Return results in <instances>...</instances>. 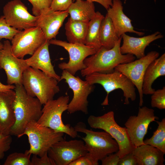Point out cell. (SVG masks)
Instances as JSON below:
<instances>
[{
  "instance_id": "cell-25",
  "label": "cell",
  "mask_w": 165,
  "mask_h": 165,
  "mask_svg": "<svg viewBox=\"0 0 165 165\" xmlns=\"http://www.w3.org/2000/svg\"><path fill=\"white\" fill-rule=\"evenodd\" d=\"M88 22L68 18L65 29L69 42L85 44Z\"/></svg>"
},
{
  "instance_id": "cell-30",
  "label": "cell",
  "mask_w": 165,
  "mask_h": 165,
  "mask_svg": "<svg viewBox=\"0 0 165 165\" xmlns=\"http://www.w3.org/2000/svg\"><path fill=\"white\" fill-rule=\"evenodd\" d=\"M19 31L8 24L3 16L0 17V40L5 38L11 41Z\"/></svg>"
},
{
  "instance_id": "cell-40",
  "label": "cell",
  "mask_w": 165,
  "mask_h": 165,
  "mask_svg": "<svg viewBox=\"0 0 165 165\" xmlns=\"http://www.w3.org/2000/svg\"><path fill=\"white\" fill-rule=\"evenodd\" d=\"M15 87L13 85H5L0 82V92H7L14 90Z\"/></svg>"
},
{
  "instance_id": "cell-38",
  "label": "cell",
  "mask_w": 165,
  "mask_h": 165,
  "mask_svg": "<svg viewBox=\"0 0 165 165\" xmlns=\"http://www.w3.org/2000/svg\"><path fill=\"white\" fill-rule=\"evenodd\" d=\"M138 165L133 152L128 153L120 159L118 165Z\"/></svg>"
},
{
  "instance_id": "cell-9",
  "label": "cell",
  "mask_w": 165,
  "mask_h": 165,
  "mask_svg": "<svg viewBox=\"0 0 165 165\" xmlns=\"http://www.w3.org/2000/svg\"><path fill=\"white\" fill-rule=\"evenodd\" d=\"M60 81L64 80L69 88L72 90L73 96L69 103L67 111L70 114L81 111L85 114L88 113L89 95L94 91V85L90 84L79 76H75L65 70H63Z\"/></svg>"
},
{
  "instance_id": "cell-8",
  "label": "cell",
  "mask_w": 165,
  "mask_h": 165,
  "mask_svg": "<svg viewBox=\"0 0 165 165\" xmlns=\"http://www.w3.org/2000/svg\"><path fill=\"white\" fill-rule=\"evenodd\" d=\"M69 101L68 96H61L56 99L48 101L44 105L42 114L37 123L57 132H62L72 138L78 136V132L70 124L64 123L63 113L67 110Z\"/></svg>"
},
{
  "instance_id": "cell-17",
  "label": "cell",
  "mask_w": 165,
  "mask_h": 165,
  "mask_svg": "<svg viewBox=\"0 0 165 165\" xmlns=\"http://www.w3.org/2000/svg\"><path fill=\"white\" fill-rule=\"evenodd\" d=\"M68 15L67 10L54 11L50 8L38 16L36 26L42 30L46 40L55 38Z\"/></svg>"
},
{
  "instance_id": "cell-22",
  "label": "cell",
  "mask_w": 165,
  "mask_h": 165,
  "mask_svg": "<svg viewBox=\"0 0 165 165\" xmlns=\"http://www.w3.org/2000/svg\"><path fill=\"white\" fill-rule=\"evenodd\" d=\"M165 75V53L163 54L152 62L147 67L143 81V94L151 95L155 90L152 85L154 81L160 76Z\"/></svg>"
},
{
  "instance_id": "cell-5",
  "label": "cell",
  "mask_w": 165,
  "mask_h": 165,
  "mask_svg": "<svg viewBox=\"0 0 165 165\" xmlns=\"http://www.w3.org/2000/svg\"><path fill=\"white\" fill-rule=\"evenodd\" d=\"M85 79L90 84H98L101 85L107 95L102 105H108V97L112 91L120 89L125 97L124 104L128 105L129 99L134 101L136 99L135 86L132 82L122 73L114 71L108 73L94 72L85 76Z\"/></svg>"
},
{
  "instance_id": "cell-27",
  "label": "cell",
  "mask_w": 165,
  "mask_h": 165,
  "mask_svg": "<svg viewBox=\"0 0 165 165\" xmlns=\"http://www.w3.org/2000/svg\"><path fill=\"white\" fill-rule=\"evenodd\" d=\"M100 40L101 46L109 50L112 48L119 37L110 18L106 14L101 24Z\"/></svg>"
},
{
  "instance_id": "cell-10",
  "label": "cell",
  "mask_w": 165,
  "mask_h": 165,
  "mask_svg": "<svg viewBox=\"0 0 165 165\" xmlns=\"http://www.w3.org/2000/svg\"><path fill=\"white\" fill-rule=\"evenodd\" d=\"M46 40L38 26L19 31L11 40V50L16 57L23 59L26 55H32Z\"/></svg>"
},
{
  "instance_id": "cell-13",
  "label": "cell",
  "mask_w": 165,
  "mask_h": 165,
  "mask_svg": "<svg viewBox=\"0 0 165 165\" xmlns=\"http://www.w3.org/2000/svg\"><path fill=\"white\" fill-rule=\"evenodd\" d=\"M158 119L154 110L146 106L139 107L137 116H131L124 125L130 139L135 147L144 144V138L150 123Z\"/></svg>"
},
{
  "instance_id": "cell-7",
  "label": "cell",
  "mask_w": 165,
  "mask_h": 165,
  "mask_svg": "<svg viewBox=\"0 0 165 165\" xmlns=\"http://www.w3.org/2000/svg\"><path fill=\"white\" fill-rule=\"evenodd\" d=\"M64 134L56 132L37 121H31L27 125L21 136L26 135L30 144L29 149L26 150L25 153L41 157L48 152L53 145L64 140Z\"/></svg>"
},
{
  "instance_id": "cell-19",
  "label": "cell",
  "mask_w": 165,
  "mask_h": 165,
  "mask_svg": "<svg viewBox=\"0 0 165 165\" xmlns=\"http://www.w3.org/2000/svg\"><path fill=\"white\" fill-rule=\"evenodd\" d=\"M50 44L49 40H46L31 57L25 59V61L28 67L40 70L59 82L60 76L55 72L51 62L49 50Z\"/></svg>"
},
{
  "instance_id": "cell-29",
  "label": "cell",
  "mask_w": 165,
  "mask_h": 165,
  "mask_svg": "<svg viewBox=\"0 0 165 165\" xmlns=\"http://www.w3.org/2000/svg\"><path fill=\"white\" fill-rule=\"evenodd\" d=\"M31 154L15 152L7 157L4 165H31Z\"/></svg>"
},
{
  "instance_id": "cell-12",
  "label": "cell",
  "mask_w": 165,
  "mask_h": 165,
  "mask_svg": "<svg viewBox=\"0 0 165 165\" xmlns=\"http://www.w3.org/2000/svg\"><path fill=\"white\" fill-rule=\"evenodd\" d=\"M159 53L152 51L144 57L130 62L117 65L114 71L120 72L127 77L137 89L139 97V105L143 103L142 86L144 76L149 65L158 58Z\"/></svg>"
},
{
  "instance_id": "cell-11",
  "label": "cell",
  "mask_w": 165,
  "mask_h": 165,
  "mask_svg": "<svg viewBox=\"0 0 165 165\" xmlns=\"http://www.w3.org/2000/svg\"><path fill=\"white\" fill-rule=\"evenodd\" d=\"M49 42L50 44L62 47L67 51L69 55L68 61L60 63L58 67L60 69L65 70L73 75L78 71L86 68L84 60L97 51L93 47L84 44L71 43L55 39L49 40Z\"/></svg>"
},
{
  "instance_id": "cell-15",
  "label": "cell",
  "mask_w": 165,
  "mask_h": 165,
  "mask_svg": "<svg viewBox=\"0 0 165 165\" xmlns=\"http://www.w3.org/2000/svg\"><path fill=\"white\" fill-rule=\"evenodd\" d=\"M3 44V48L0 50V69H3L6 72L8 84H22L23 73L28 67L25 59L19 58L13 54L9 41H5Z\"/></svg>"
},
{
  "instance_id": "cell-24",
  "label": "cell",
  "mask_w": 165,
  "mask_h": 165,
  "mask_svg": "<svg viewBox=\"0 0 165 165\" xmlns=\"http://www.w3.org/2000/svg\"><path fill=\"white\" fill-rule=\"evenodd\" d=\"M72 19L89 22L95 16L96 12L93 2L76 0L67 10Z\"/></svg>"
},
{
  "instance_id": "cell-37",
  "label": "cell",
  "mask_w": 165,
  "mask_h": 165,
  "mask_svg": "<svg viewBox=\"0 0 165 165\" xmlns=\"http://www.w3.org/2000/svg\"><path fill=\"white\" fill-rule=\"evenodd\" d=\"M120 158L117 152L107 156L101 161L102 165H118Z\"/></svg>"
},
{
  "instance_id": "cell-28",
  "label": "cell",
  "mask_w": 165,
  "mask_h": 165,
  "mask_svg": "<svg viewBox=\"0 0 165 165\" xmlns=\"http://www.w3.org/2000/svg\"><path fill=\"white\" fill-rule=\"evenodd\" d=\"M156 122L158 124L157 129L150 138L144 140V144L152 146L165 154V118Z\"/></svg>"
},
{
  "instance_id": "cell-31",
  "label": "cell",
  "mask_w": 165,
  "mask_h": 165,
  "mask_svg": "<svg viewBox=\"0 0 165 165\" xmlns=\"http://www.w3.org/2000/svg\"><path fill=\"white\" fill-rule=\"evenodd\" d=\"M151 97V106L160 109H165V87L155 90Z\"/></svg>"
},
{
  "instance_id": "cell-39",
  "label": "cell",
  "mask_w": 165,
  "mask_h": 165,
  "mask_svg": "<svg viewBox=\"0 0 165 165\" xmlns=\"http://www.w3.org/2000/svg\"><path fill=\"white\" fill-rule=\"evenodd\" d=\"M92 2H96L101 4L107 10L112 5V0H86Z\"/></svg>"
},
{
  "instance_id": "cell-4",
  "label": "cell",
  "mask_w": 165,
  "mask_h": 165,
  "mask_svg": "<svg viewBox=\"0 0 165 165\" xmlns=\"http://www.w3.org/2000/svg\"><path fill=\"white\" fill-rule=\"evenodd\" d=\"M74 128L77 132L86 134L82 139L88 153L97 163L99 164V161L118 151L117 142L106 132L95 131L87 129L85 124L82 122L77 123Z\"/></svg>"
},
{
  "instance_id": "cell-2",
  "label": "cell",
  "mask_w": 165,
  "mask_h": 165,
  "mask_svg": "<svg viewBox=\"0 0 165 165\" xmlns=\"http://www.w3.org/2000/svg\"><path fill=\"white\" fill-rule=\"evenodd\" d=\"M122 39L121 36L112 49L108 50L101 46L96 53L86 58L84 61L86 68L81 71L82 76H85L94 72H111L117 65L134 60L135 57L133 55L121 53Z\"/></svg>"
},
{
  "instance_id": "cell-16",
  "label": "cell",
  "mask_w": 165,
  "mask_h": 165,
  "mask_svg": "<svg viewBox=\"0 0 165 165\" xmlns=\"http://www.w3.org/2000/svg\"><path fill=\"white\" fill-rule=\"evenodd\" d=\"M3 16L8 24L19 31L36 26L38 16L31 14L20 0H13L4 6Z\"/></svg>"
},
{
  "instance_id": "cell-33",
  "label": "cell",
  "mask_w": 165,
  "mask_h": 165,
  "mask_svg": "<svg viewBox=\"0 0 165 165\" xmlns=\"http://www.w3.org/2000/svg\"><path fill=\"white\" fill-rule=\"evenodd\" d=\"M11 136L0 133V160L4 157L5 153L10 148L12 141Z\"/></svg>"
},
{
  "instance_id": "cell-26",
  "label": "cell",
  "mask_w": 165,
  "mask_h": 165,
  "mask_svg": "<svg viewBox=\"0 0 165 165\" xmlns=\"http://www.w3.org/2000/svg\"><path fill=\"white\" fill-rule=\"evenodd\" d=\"M104 16L99 11L88 22L85 44L93 47L97 51L101 46L100 37V28Z\"/></svg>"
},
{
  "instance_id": "cell-32",
  "label": "cell",
  "mask_w": 165,
  "mask_h": 165,
  "mask_svg": "<svg viewBox=\"0 0 165 165\" xmlns=\"http://www.w3.org/2000/svg\"><path fill=\"white\" fill-rule=\"evenodd\" d=\"M32 4V13L38 16L44 10L50 8L52 0H28Z\"/></svg>"
},
{
  "instance_id": "cell-21",
  "label": "cell",
  "mask_w": 165,
  "mask_h": 165,
  "mask_svg": "<svg viewBox=\"0 0 165 165\" xmlns=\"http://www.w3.org/2000/svg\"><path fill=\"white\" fill-rule=\"evenodd\" d=\"M15 93L14 90L0 92V133L10 134L15 122L13 104Z\"/></svg>"
},
{
  "instance_id": "cell-14",
  "label": "cell",
  "mask_w": 165,
  "mask_h": 165,
  "mask_svg": "<svg viewBox=\"0 0 165 165\" xmlns=\"http://www.w3.org/2000/svg\"><path fill=\"white\" fill-rule=\"evenodd\" d=\"M87 153L84 141L77 139L59 141L53 145L47 152L56 165H69Z\"/></svg>"
},
{
  "instance_id": "cell-23",
  "label": "cell",
  "mask_w": 165,
  "mask_h": 165,
  "mask_svg": "<svg viewBox=\"0 0 165 165\" xmlns=\"http://www.w3.org/2000/svg\"><path fill=\"white\" fill-rule=\"evenodd\" d=\"M133 153L138 165H163L165 154L150 145L143 144L135 147Z\"/></svg>"
},
{
  "instance_id": "cell-36",
  "label": "cell",
  "mask_w": 165,
  "mask_h": 165,
  "mask_svg": "<svg viewBox=\"0 0 165 165\" xmlns=\"http://www.w3.org/2000/svg\"><path fill=\"white\" fill-rule=\"evenodd\" d=\"M90 155L87 153L70 163L69 165H98Z\"/></svg>"
},
{
  "instance_id": "cell-6",
  "label": "cell",
  "mask_w": 165,
  "mask_h": 165,
  "mask_svg": "<svg viewBox=\"0 0 165 165\" xmlns=\"http://www.w3.org/2000/svg\"><path fill=\"white\" fill-rule=\"evenodd\" d=\"M87 121L91 127L104 130L115 140L119 148L117 153L120 159L133 152L135 147L131 142L126 128L120 126L116 122L113 111L100 116L90 115Z\"/></svg>"
},
{
  "instance_id": "cell-3",
  "label": "cell",
  "mask_w": 165,
  "mask_h": 165,
  "mask_svg": "<svg viewBox=\"0 0 165 165\" xmlns=\"http://www.w3.org/2000/svg\"><path fill=\"white\" fill-rule=\"evenodd\" d=\"M58 81L41 70L28 67L24 72L22 85L28 95L44 105L60 91Z\"/></svg>"
},
{
  "instance_id": "cell-18",
  "label": "cell",
  "mask_w": 165,
  "mask_h": 165,
  "mask_svg": "<svg viewBox=\"0 0 165 165\" xmlns=\"http://www.w3.org/2000/svg\"><path fill=\"white\" fill-rule=\"evenodd\" d=\"M121 36L123 42L120 47L122 54H132L138 59L145 56V49L151 43L164 37L159 31L141 37H132L126 33L123 34Z\"/></svg>"
},
{
  "instance_id": "cell-1",
  "label": "cell",
  "mask_w": 165,
  "mask_h": 165,
  "mask_svg": "<svg viewBox=\"0 0 165 165\" xmlns=\"http://www.w3.org/2000/svg\"><path fill=\"white\" fill-rule=\"evenodd\" d=\"M15 86L13 107L15 122L9 134L19 138L29 123L39 119L42 114V105L37 98L28 95L22 84Z\"/></svg>"
},
{
  "instance_id": "cell-41",
  "label": "cell",
  "mask_w": 165,
  "mask_h": 165,
  "mask_svg": "<svg viewBox=\"0 0 165 165\" xmlns=\"http://www.w3.org/2000/svg\"><path fill=\"white\" fill-rule=\"evenodd\" d=\"M3 47V44L0 42V50L2 49Z\"/></svg>"
},
{
  "instance_id": "cell-42",
  "label": "cell",
  "mask_w": 165,
  "mask_h": 165,
  "mask_svg": "<svg viewBox=\"0 0 165 165\" xmlns=\"http://www.w3.org/2000/svg\"><path fill=\"white\" fill-rule=\"evenodd\" d=\"M126 0H124V3H125ZM155 0V1H156V0Z\"/></svg>"
},
{
  "instance_id": "cell-20",
  "label": "cell",
  "mask_w": 165,
  "mask_h": 165,
  "mask_svg": "<svg viewBox=\"0 0 165 165\" xmlns=\"http://www.w3.org/2000/svg\"><path fill=\"white\" fill-rule=\"evenodd\" d=\"M123 7L120 0H112V5L107 10V14L111 19L117 34L119 37L127 32L139 35L145 33L134 29L131 21L123 12Z\"/></svg>"
},
{
  "instance_id": "cell-34",
  "label": "cell",
  "mask_w": 165,
  "mask_h": 165,
  "mask_svg": "<svg viewBox=\"0 0 165 165\" xmlns=\"http://www.w3.org/2000/svg\"><path fill=\"white\" fill-rule=\"evenodd\" d=\"M74 0H52L50 8L54 11L67 10Z\"/></svg>"
},
{
  "instance_id": "cell-35",
  "label": "cell",
  "mask_w": 165,
  "mask_h": 165,
  "mask_svg": "<svg viewBox=\"0 0 165 165\" xmlns=\"http://www.w3.org/2000/svg\"><path fill=\"white\" fill-rule=\"evenodd\" d=\"M31 160V165H56L53 160L49 156L47 152L38 157L33 155Z\"/></svg>"
}]
</instances>
